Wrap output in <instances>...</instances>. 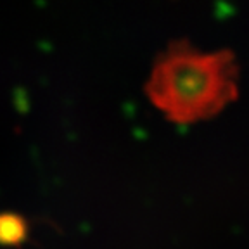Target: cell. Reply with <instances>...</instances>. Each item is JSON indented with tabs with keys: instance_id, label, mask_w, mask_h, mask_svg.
<instances>
[{
	"instance_id": "1",
	"label": "cell",
	"mask_w": 249,
	"mask_h": 249,
	"mask_svg": "<svg viewBox=\"0 0 249 249\" xmlns=\"http://www.w3.org/2000/svg\"><path fill=\"white\" fill-rule=\"evenodd\" d=\"M144 92L170 123L211 120L239 95L235 55L202 52L187 40H175L154 59Z\"/></svg>"
},
{
	"instance_id": "2",
	"label": "cell",
	"mask_w": 249,
	"mask_h": 249,
	"mask_svg": "<svg viewBox=\"0 0 249 249\" xmlns=\"http://www.w3.org/2000/svg\"><path fill=\"white\" fill-rule=\"evenodd\" d=\"M30 239V222L16 211H0V246L23 248Z\"/></svg>"
}]
</instances>
